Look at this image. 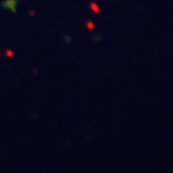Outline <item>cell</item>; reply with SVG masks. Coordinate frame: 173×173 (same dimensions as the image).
<instances>
[{"label":"cell","mask_w":173,"mask_h":173,"mask_svg":"<svg viewBox=\"0 0 173 173\" xmlns=\"http://www.w3.org/2000/svg\"><path fill=\"white\" fill-rule=\"evenodd\" d=\"M1 6H3V7H6V9H9L10 12H16L17 0H4Z\"/></svg>","instance_id":"cell-1"}]
</instances>
